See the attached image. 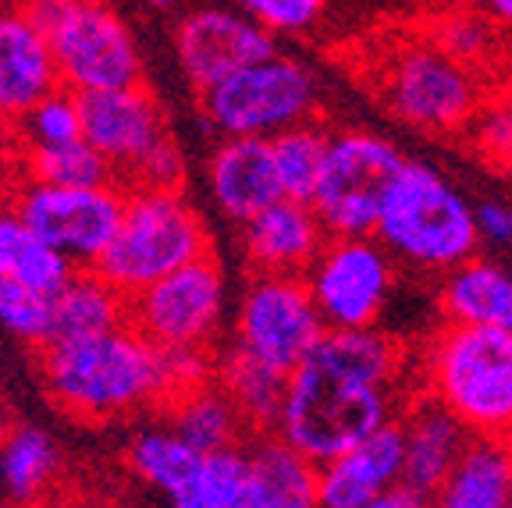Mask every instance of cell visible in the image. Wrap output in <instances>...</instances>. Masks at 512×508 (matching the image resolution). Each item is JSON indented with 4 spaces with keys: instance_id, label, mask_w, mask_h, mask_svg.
<instances>
[{
    "instance_id": "cell-1",
    "label": "cell",
    "mask_w": 512,
    "mask_h": 508,
    "mask_svg": "<svg viewBox=\"0 0 512 508\" xmlns=\"http://www.w3.org/2000/svg\"><path fill=\"white\" fill-rule=\"evenodd\" d=\"M416 391L413 352L392 331H324L288 374L285 409L274 434L324 466L395 423Z\"/></svg>"
},
{
    "instance_id": "cell-2",
    "label": "cell",
    "mask_w": 512,
    "mask_h": 508,
    "mask_svg": "<svg viewBox=\"0 0 512 508\" xmlns=\"http://www.w3.org/2000/svg\"><path fill=\"white\" fill-rule=\"evenodd\" d=\"M36 374L50 402L89 427L132 420L153 405H168L164 349L132 324L43 345L36 352Z\"/></svg>"
},
{
    "instance_id": "cell-3",
    "label": "cell",
    "mask_w": 512,
    "mask_h": 508,
    "mask_svg": "<svg viewBox=\"0 0 512 508\" xmlns=\"http://www.w3.org/2000/svg\"><path fill=\"white\" fill-rule=\"evenodd\" d=\"M413 377L473 437L512 441V331L441 320L413 356Z\"/></svg>"
},
{
    "instance_id": "cell-4",
    "label": "cell",
    "mask_w": 512,
    "mask_h": 508,
    "mask_svg": "<svg viewBox=\"0 0 512 508\" xmlns=\"http://www.w3.org/2000/svg\"><path fill=\"white\" fill-rule=\"evenodd\" d=\"M377 239L413 274L445 278L480 253L477 207L431 164L409 160L377 217Z\"/></svg>"
},
{
    "instance_id": "cell-5",
    "label": "cell",
    "mask_w": 512,
    "mask_h": 508,
    "mask_svg": "<svg viewBox=\"0 0 512 508\" xmlns=\"http://www.w3.org/2000/svg\"><path fill=\"white\" fill-rule=\"evenodd\" d=\"M370 79L381 104L402 125L441 139L470 132L480 107L495 93L484 75L445 54L427 32L388 43Z\"/></svg>"
},
{
    "instance_id": "cell-6",
    "label": "cell",
    "mask_w": 512,
    "mask_h": 508,
    "mask_svg": "<svg viewBox=\"0 0 512 508\" xmlns=\"http://www.w3.org/2000/svg\"><path fill=\"white\" fill-rule=\"evenodd\" d=\"M210 253L207 221L182 189H132L118 235L96 270L118 292L136 295Z\"/></svg>"
},
{
    "instance_id": "cell-7",
    "label": "cell",
    "mask_w": 512,
    "mask_h": 508,
    "mask_svg": "<svg viewBox=\"0 0 512 508\" xmlns=\"http://www.w3.org/2000/svg\"><path fill=\"white\" fill-rule=\"evenodd\" d=\"M25 8L47 32L64 89L82 96L143 82L136 36L111 0H25Z\"/></svg>"
},
{
    "instance_id": "cell-8",
    "label": "cell",
    "mask_w": 512,
    "mask_h": 508,
    "mask_svg": "<svg viewBox=\"0 0 512 508\" xmlns=\"http://www.w3.org/2000/svg\"><path fill=\"white\" fill-rule=\"evenodd\" d=\"M317 75L292 54H267L200 93L203 125L217 139H274L317 114Z\"/></svg>"
},
{
    "instance_id": "cell-9",
    "label": "cell",
    "mask_w": 512,
    "mask_h": 508,
    "mask_svg": "<svg viewBox=\"0 0 512 508\" xmlns=\"http://www.w3.org/2000/svg\"><path fill=\"white\" fill-rule=\"evenodd\" d=\"M406 164L399 146L370 128L331 132L324 175L313 196V210L328 235H374L384 199Z\"/></svg>"
},
{
    "instance_id": "cell-10",
    "label": "cell",
    "mask_w": 512,
    "mask_h": 508,
    "mask_svg": "<svg viewBox=\"0 0 512 508\" xmlns=\"http://www.w3.org/2000/svg\"><path fill=\"white\" fill-rule=\"evenodd\" d=\"M8 199L18 217L75 267H96L121 228L128 189L118 182L47 185L18 178Z\"/></svg>"
},
{
    "instance_id": "cell-11",
    "label": "cell",
    "mask_w": 512,
    "mask_h": 508,
    "mask_svg": "<svg viewBox=\"0 0 512 508\" xmlns=\"http://www.w3.org/2000/svg\"><path fill=\"white\" fill-rule=\"evenodd\" d=\"M331 331L377 327L399 288V260L377 235H331L303 274Z\"/></svg>"
},
{
    "instance_id": "cell-12",
    "label": "cell",
    "mask_w": 512,
    "mask_h": 508,
    "mask_svg": "<svg viewBox=\"0 0 512 508\" xmlns=\"http://www.w3.org/2000/svg\"><path fill=\"white\" fill-rule=\"evenodd\" d=\"M328 324L320 317L306 278L296 274H249L232 320V345L260 363L292 374Z\"/></svg>"
},
{
    "instance_id": "cell-13",
    "label": "cell",
    "mask_w": 512,
    "mask_h": 508,
    "mask_svg": "<svg viewBox=\"0 0 512 508\" xmlns=\"http://www.w3.org/2000/svg\"><path fill=\"white\" fill-rule=\"evenodd\" d=\"M224 306L228 281L217 256L210 253L128 295V324L157 349H217Z\"/></svg>"
},
{
    "instance_id": "cell-14",
    "label": "cell",
    "mask_w": 512,
    "mask_h": 508,
    "mask_svg": "<svg viewBox=\"0 0 512 508\" xmlns=\"http://www.w3.org/2000/svg\"><path fill=\"white\" fill-rule=\"evenodd\" d=\"M82 132L86 143L111 164L114 182L132 189L143 167L175 139L160 100L143 86L82 93Z\"/></svg>"
},
{
    "instance_id": "cell-15",
    "label": "cell",
    "mask_w": 512,
    "mask_h": 508,
    "mask_svg": "<svg viewBox=\"0 0 512 508\" xmlns=\"http://www.w3.org/2000/svg\"><path fill=\"white\" fill-rule=\"evenodd\" d=\"M274 54V36L242 8H196L175 25V57L196 93Z\"/></svg>"
},
{
    "instance_id": "cell-16",
    "label": "cell",
    "mask_w": 512,
    "mask_h": 508,
    "mask_svg": "<svg viewBox=\"0 0 512 508\" xmlns=\"http://www.w3.org/2000/svg\"><path fill=\"white\" fill-rule=\"evenodd\" d=\"M207 189L217 210L239 228L285 199L271 139H246V135L217 139L207 157Z\"/></svg>"
},
{
    "instance_id": "cell-17",
    "label": "cell",
    "mask_w": 512,
    "mask_h": 508,
    "mask_svg": "<svg viewBox=\"0 0 512 508\" xmlns=\"http://www.w3.org/2000/svg\"><path fill=\"white\" fill-rule=\"evenodd\" d=\"M54 89H61V75L47 32L25 0H0V107L22 118Z\"/></svg>"
},
{
    "instance_id": "cell-18",
    "label": "cell",
    "mask_w": 512,
    "mask_h": 508,
    "mask_svg": "<svg viewBox=\"0 0 512 508\" xmlns=\"http://www.w3.org/2000/svg\"><path fill=\"white\" fill-rule=\"evenodd\" d=\"M328 228L313 203L278 199L264 214L242 224V260L253 274H296L303 278L328 246Z\"/></svg>"
},
{
    "instance_id": "cell-19",
    "label": "cell",
    "mask_w": 512,
    "mask_h": 508,
    "mask_svg": "<svg viewBox=\"0 0 512 508\" xmlns=\"http://www.w3.org/2000/svg\"><path fill=\"white\" fill-rule=\"evenodd\" d=\"M406 469V445H402V423H388L367 441L352 445L349 452L335 455L317 466L320 508H360L374 494L402 484Z\"/></svg>"
},
{
    "instance_id": "cell-20",
    "label": "cell",
    "mask_w": 512,
    "mask_h": 508,
    "mask_svg": "<svg viewBox=\"0 0 512 508\" xmlns=\"http://www.w3.org/2000/svg\"><path fill=\"white\" fill-rule=\"evenodd\" d=\"M399 423H402V445H406L402 484L416 487L420 494L431 498L441 487V480L463 459L473 434L466 430V423L459 416H452L445 405L434 402L424 391H413Z\"/></svg>"
},
{
    "instance_id": "cell-21",
    "label": "cell",
    "mask_w": 512,
    "mask_h": 508,
    "mask_svg": "<svg viewBox=\"0 0 512 508\" xmlns=\"http://www.w3.org/2000/svg\"><path fill=\"white\" fill-rule=\"evenodd\" d=\"M438 313L448 324L512 331V267L495 256H470L438 278Z\"/></svg>"
},
{
    "instance_id": "cell-22",
    "label": "cell",
    "mask_w": 512,
    "mask_h": 508,
    "mask_svg": "<svg viewBox=\"0 0 512 508\" xmlns=\"http://www.w3.org/2000/svg\"><path fill=\"white\" fill-rule=\"evenodd\" d=\"M246 508H320L317 462L281 441L278 434H260L249 445Z\"/></svg>"
},
{
    "instance_id": "cell-23",
    "label": "cell",
    "mask_w": 512,
    "mask_h": 508,
    "mask_svg": "<svg viewBox=\"0 0 512 508\" xmlns=\"http://www.w3.org/2000/svg\"><path fill=\"white\" fill-rule=\"evenodd\" d=\"M431 508H512V441L473 437Z\"/></svg>"
},
{
    "instance_id": "cell-24",
    "label": "cell",
    "mask_w": 512,
    "mask_h": 508,
    "mask_svg": "<svg viewBox=\"0 0 512 508\" xmlns=\"http://www.w3.org/2000/svg\"><path fill=\"white\" fill-rule=\"evenodd\" d=\"M424 32L445 54L480 72L488 82L512 75V36L488 15V8H445L434 11Z\"/></svg>"
},
{
    "instance_id": "cell-25",
    "label": "cell",
    "mask_w": 512,
    "mask_h": 508,
    "mask_svg": "<svg viewBox=\"0 0 512 508\" xmlns=\"http://www.w3.org/2000/svg\"><path fill=\"white\" fill-rule=\"evenodd\" d=\"M217 384L235 402V409H239L246 427L256 437L278 430L288 395V374L260 363V359L235 349V345H228V349L217 352Z\"/></svg>"
},
{
    "instance_id": "cell-26",
    "label": "cell",
    "mask_w": 512,
    "mask_h": 508,
    "mask_svg": "<svg viewBox=\"0 0 512 508\" xmlns=\"http://www.w3.org/2000/svg\"><path fill=\"white\" fill-rule=\"evenodd\" d=\"M61 469L64 452L47 427L15 423L8 430L4 445H0V487L11 498V505L50 498Z\"/></svg>"
},
{
    "instance_id": "cell-27",
    "label": "cell",
    "mask_w": 512,
    "mask_h": 508,
    "mask_svg": "<svg viewBox=\"0 0 512 508\" xmlns=\"http://www.w3.org/2000/svg\"><path fill=\"white\" fill-rule=\"evenodd\" d=\"M128 324V295L118 292L96 267H79L54 299L57 338H93Z\"/></svg>"
},
{
    "instance_id": "cell-28",
    "label": "cell",
    "mask_w": 512,
    "mask_h": 508,
    "mask_svg": "<svg viewBox=\"0 0 512 508\" xmlns=\"http://www.w3.org/2000/svg\"><path fill=\"white\" fill-rule=\"evenodd\" d=\"M75 263L43 242L29 224L18 217L11 199H0V278H15L29 288L57 295L75 274Z\"/></svg>"
},
{
    "instance_id": "cell-29",
    "label": "cell",
    "mask_w": 512,
    "mask_h": 508,
    "mask_svg": "<svg viewBox=\"0 0 512 508\" xmlns=\"http://www.w3.org/2000/svg\"><path fill=\"white\" fill-rule=\"evenodd\" d=\"M168 427H175L203 455L246 445L249 434L242 413L235 409L232 398L224 395V388L217 381L203 384V388L189 391V395H178L168 405Z\"/></svg>"
},
{
    "instance_id": "cell-30",
    "label": "cell",
    "mask_w": 512,
    "mask_h": 508,
    "mask_svg": "<svg viewBox=\"0 0 512 508\" xmlns=\"http://www.w3.org/2000/svg\"><path fill=\"white\" fill-rule=\"evenodd\" d=\"M203 462V452L196 445H189L175 427H146L139 434H132L125 448V466L132 469V477H139L143 484H150L153 491H160L164 498L178 491L185 480L192 477V469Z\"/></svg>"
},
{
    "instance_id": "cell-31",
    "label": "cell",
    "mask_w": 512,
    "mask_h": 508,
    "mask_svg": "<svg viewBox=\"0 0 512 508\" xmlns=\"http://www.w3.org/2000/svg\"><path fill=\"white\" fill-rule=\"evenodd\" d=\"M328 143H331V128H324L317 118L274 135L271 150H274V164H278L285 199L313 203L320 175H324V160H328Z\"/></svg>"
},
{
    "instance_id": "cell-32",
    "label": "cell",
    "mask_w": 512,
    "mask_h": 508,
    "mask_svg": "<svg viewBox=\"0 0 512 508\" xmlns=\"http://www.w3.org/2000/svg\"><path fill=\"white\" fill-rule=\"evenodd\" d=\"M249 473H253L249 445L210 452L168 501L171 508H232L246 498Z\"/></svg>"
},
{
    "instance_id": "cell-33",
    "label": "cell",
    "mask_w": 512,
    "mask_h": 508,
    "mask_svg": "<svg viewBox=\"0 0 512 508\" xmlns=\"http://www.w3.org/2000/svg\"><path fill=\"white\" fill-rule=\"evenodd\" d=\"M18 175L47 185H107L114 171L86 139L64 146H22Z\"/></svg>"
},
{
    "instance_id": "cell-34",
    "label": "cell",
    "mask_w": 512,
    "mask_h": 508,
    "mask_svg": "<svg viewBox=\"0 0 512 508\" xmlns=\"http://www.w3.org/2000/svg\"><path fill=\"white\" fill-rule=\"evenodd\" d=\"M54 299L57 295L29 288L15 278H0V331L40 352L54 342Z\"/></svg>"
},
{
    "instance_id": "cell-35",
    "label": "cell",
    "mask_w": 512,
    "mask_h": 508,
    "mask_svg": "<svg viewBox=\"0 0 512 508\" xmlns=\"http://www.w3.org/2000/svg\"><path fill=\"white\" fill-rule=\"evenodd\" d=\"M22 146H64L86 139L82 132V96L72 89H54L40 104L18 118Z\"/></svg>"
},
{
    "instance_id": "cell-36",
    "label": "cell",
    "mask_w": 512,
    "mask_h": 508,
    "mask_svg": "<svg viewBox=\"0 0 512 508\" xmlns=\"http://www.w3.org/2000/svg\"><path fill=\"white\" fill-rule=\"evenodd\" d=\"M466 135L480 160L512 182V86L495 89L488 96V104L480 107L477 121Z\"/></svg>"
},
{
    "instance_id": "cell-37",
    "label": "cell",
    "mask_w": 512,
    "mask_h": 508,
    "mask_svg": "<svg viewBox=\"0 0 512 508\" xmlns=\"http://www.w3.org/2000/svg\"><path fill=\"white\" fill-rule=\"evenodd\" d=\"M235 8L246 11L271 36H306L320 25L328 0H235Z\"/></svg>"
},
{
    "instance_id": "cell-38",
    "label": "cell",
    "mask_w": 512,
    "mask_h": 508,
    "mask_svg": "<svg viewBox=\"0 0 512 508\" xmlns=\"http://www.w3.org/2000/svg\"><path fill=\"white\" fill-rule=\"evenodd\" d=\"M480 224V242L495 253H512V203L502 199H488L477 207Z\"/></svg>"
},
{
    "instance_id": "cell-39",
    "label": "cell",
    "mask_w": 512,
    "mask_h": 508,
    "mask_svg": "<svg viewBox=\"0 0 512 508\" xmlns=\"http://www.w3.org/2000/svg\"><path fill=\"white\" fill-rule=\"evenodd\" d=\"M22 167V135H18V118L0 107V171Z\"/></svg>"
},
{
    "instance_id": "cell-40",
    "label": "cell",
    "mask_w": 512,
    "mask_h": 508,
    "mask_svg": "<svg viewBox=\"0 0 512 508\" xmlns=\"http://www.w3.org/2000/svg\"><path fill=\"white\" fill-rule=\"evenodd\" d=\"M360 508H431V498L409 484H395V487H388V491L374 494V498Z\"/></svg>"
},
{
    "instance_id": "cell-41",
    "label": "cell",
    "mask_w": 512,
    "mask_h": 508,
    "mask_svg": "<svg viewBox=\"0 0 512 508\" xmlns=\"http://www.w3.org/2000/svg\"><path fill=\"white\" fill-rule=\"evenodd\" d=\"M484 8H488V15L512 36V0H484Z\"/></svg>"
},
{
    "instance_id": "cell-42",
    "label": "cell",
    "mask_w": 512,
    "mask_h": 508,
    "mask_svg": "<svg viewBox=\"0 0 512 508\" xmlns=\"http://www.w3.org/2000/svg\"><path fill=\"white\" fill-rule=\"evenodd\" d=\"M11 508H89V505L75 498H40V501H18Z\"/></svg>"
},
{
    "instance_id": "cell-43",
    "label": "cell",
    "mask_w": 512,
    "mask_h": 508,
    "mask_svg": "<svg viewBox=\"0 0 512 508\" xmlns=\"http://www.w3.org/2000/svg\"><path fill=\"white\" fill-rule=\"evenodd\" d=\"M434 11H445V8H480L484 0H427Z\"/></svg>"
},
{
    "instance_id": "cell-44",
    "label": "cell",
    "mask_w": 512,
    "mask_h": 508,
    "mask_svg": "<svg viewBox=\"0 0 512 508\" xmlns=\"http://www.w3.org/2000/svg\"><path fill=\"white\" fill-rule=\"evenodd\" d=\"M15 427V423H11V413H8V405L0 402V445H4V437H8V430Z\"/></svg>"
},
{
    "instance_id": "cell-45",
    "label": "cell",
    "mask_w": 512,
    "mask_h": 508,
    "mask_svg": "<svg viewBox=\"0 0 512 508\" xmlns=\"http://www.w3.org/2000/svg\"><path fill=\"white\" fill-rule=\"evenodd\" d=\"M143 4H150L153 11H168L171 4H175V0H143Z\"/></svg>"
}]
</instances>
